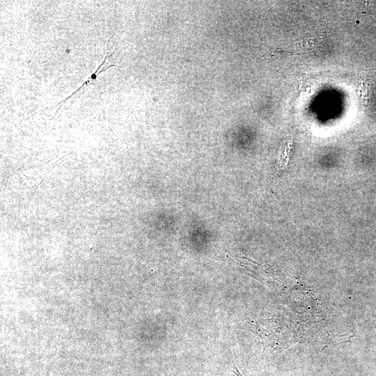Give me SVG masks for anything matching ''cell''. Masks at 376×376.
Returning <instances> with one entry per match:
<instances>
[{
  "label": "cell",
  "mask_w": 376,
  "mask_h": 376,
  "mask_svg": "<svg viewBox=\"0 0 376 376\" xmlns=\"http://www.w3.org/2000/svg\"><path fill=\"white\" fill-rule=\"evenodd\" d=\"M232 371L236 376H243L235 366H233Z\"/></svg>",
  "instance_id": "obj_1"
}]
</instances>
